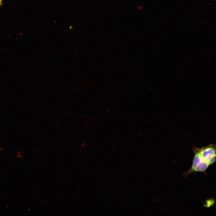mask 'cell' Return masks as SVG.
I'll return each instance as SVG.
<instances>
[{"mask_svg": "<svg viewBox=\"0 0 216 216\" xmlns=\"http://www.w3.org/2000/svg\"><path fill=\"white\" fill-rule=\"evenodd\" d=\"M196 150L201 158L208 163L209 166L213 164L215 161V148L213 146L210 145Z\"/></svg>", "mask_w": 216, "mask_h": 216, "instance_id": "obj_2", "label": "cell"}, {"mask_svg": "<svg viewBox=\"0 0 216 216\" xmlns=\"http://www.w3.org/2000/svg\"><path fill=\"white\" fill-rule=\"evenodd\" d=\"M2 0H0V5L1 6L2 5Z\"/></svg>", "mask_w": 216, "mask_h": 216, "instance_id": "obj_4", "label": "cell"}, {"mask_svg": "<svg viewBox=\"0 0 216 216\" xmlns=\"http://www.w3.org/2000/svg\"><path fill=\"white\" fill-rule=\"evenodd\" d=\"M142 8V6L141 5H139L137 7V9L139 10H141Z\"/></svg>", "mask_w": 216, "mask_h": 216, "instance_id": "obj_3", "label": "cell"}, {"mask_svg": "<svg viewBox=\"0 0 216 216\" xmlns=\"http://www.w3.org/2000/svg\"><path fill=\"white\" fill-rule=\"evenodd\" d=\"M194 152L195 155L192 166L189 170L184 173L183 175L184 176L194 172H204L209 166L201 158L196 150L194 151Z\"/></svg>", "mask_w": 216, "mask_h": 216, "instance_id": "obj_1", "label": "cell"}]
</instances>
